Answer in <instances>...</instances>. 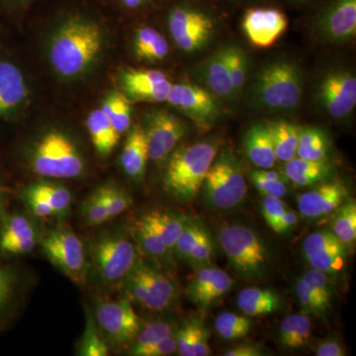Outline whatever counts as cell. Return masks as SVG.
Segmentation results:
<instances>
[{
	"label": "cell",
	"instance_id": "9",
	"mask_svg": "<svg viewBox=\"0 0 356 356\" xmlns=\"http://www.w3.org/2000/svg\"><path fill=\"white\" fill-rule=\"evenodd\" d=\"M202 188L207 202L222 210L232 209L242 204L248 191L247 181L240 168L226 154L213 161Z\"/></svg>",
	"mask_w": 356,
	"mask_h": 356
},
{
	"label": "cell",
	"instance_id": "53",
	"mask_svg": "<svg viewBox=\"0 0 356 356\" xmlns=\"http://www.w3.org/2000/svg\"><path fill=\"white\" fill-rule=\"evenodd\" d=\"M288 209L286 204L282 198L267 197L264 196L261 201V214L271 229Z\"/></svg>",
	"mask_w": 356,
	"mask_h": 356
},
{
	"label": "cell",
	"instance_id": "49",
	"mask_svg": "<svg viewBox=\"0 0 356 356\" xmlns=\"http://www.w3.org/2000/svg\"><path fill=\"white\" fill-rule=\"evenodd\" d=\"M213 255H214V245L207 232L204 231L200 240L192 250L186 261L199 268V267L210 266Z\"/></svg>",
	"mask_w": 356,
	"mask_h": 356
},
{
	"label": "cell",
	"instance_id": "50",
	"mask_svg": "<svg viewBox=\"0 0 356 356\" xmlns=\"http://www.w3.org/2000/svg\"><path fill=\"white\" fill-rule=\"evenodd\" d=\"M301 278L307 281L325 300L332 303V298H334V289H332V282L329 275L316 270V269L311 268L305 271L303 275L301 276Z\"/></svg>",
	"mask_w": 356,
	"mask_h": 356
},
{
	"label": "cell",
	"instance_id": "20",
	"mask_svg": "<svg viewBox=\"0 0 356 356\" xmlns=\"http://www.w3.org/2000/svg\"><path fill=\"white\" fill-rule=\"evenodd\" d=\"M318 27L331 41H346L355 37L356 0H336L322 14Z\"/></svg>",
	"mask_w": 356,
	"mask_h": 356
},
{
	"label": "cell",
	"instance_id": "23",
	"mask_svg": "<svg viewBox=\"0 0 356 356\" xmlns=\"http://www.w3.org/2000/svg\"><path fill=\"white\" fill-rule=\"evenodd\" d=\"M248 159L261 170H271L275 165V152L269 123L255 124L248 129L243 140Z\"/></svg>",
	"mask_w": 356,
	"mask_h": 356
},
{
	"label": "cell",
	"instance_id": "7",
	"mask_svg": "<svg viewBox=\"0 0 356 356\" xmlns=\"http://www.w3.org/2000/svg\"><path fill=\"white\" fill-rule=\"evenodd\" d=\"M42 252L53 266L72 282L83 286L88 280V262L86 248L72 229L58 227L40 238Z\"/></svg>",
	"mask_w": 356,
	"mask_h": 356
},
{
	"label": "cell",
	"instance_id": "34",
	"mask_svg": "<svg viewBox=\"0 0 356 356\" xmlns=\"http://www.w3.org/2000/svg\"><path fill=\"white\" fill-rule=\"evenodd\" d=\"M327 154L329 142L322 130L315 127L301 128L297 158L308 161H327Z\"/></svg>",
	"mask_w": 356,
	"mask_h": 356
},
{
	"label": "cell",
	"instance_id": "33",
	"mask_svg": "<svg viewBox=\"0 0 356 356\" xmlns=\"http://www.w3.org/2000/svg\"><path fill=\"white\" fill-rule=\"evenodd\" d=\"M143 217L156 229L165 243L166 248L172 254H175V245L184 231L186 222L165 211H151Z\"/></svg>",
	"mask_w": 356,
	"mask_h": 356
},
{
	"label": "cell",
	"instance_id": "14",
	"mask_svg": "<svg viewBox=\"0 0 356 356\" xmlns=\"http://www.w3.org/2000/svg\"><path fill=\"white\" fill-rule=\"evenodd\" d=\"M243 31L254 46L268 48L286 31L288 19L275 8H250L245 13Z\"/></svg>",
	"mask_w": 356,
	"mask_h": 356
},
{
	"label": "cell",
	"instance_id": "2",
	"mask_svg": "<svg viewBox=\"0 0 356 356\" xmlns=\"http://www.w3.org/2000/svg\"><path fill=\"white\" fill-rule=\"evenodd\" d=\"M218 147L217 143L203 140L172 153L163 175V187L168 195L181 201L193 200L202 189Z\"/></svg>",
	"mask_w": 356,
	"mask_h": 356
},
{
	"label": "cell",
	"instance_id": "36",
	"mask_svg": "<svg viewBox=\"0 0 356 356\" xmlns=\"http://www.w3.org/2000/svg\"><path fill=\"white\" fill-rule=\"evenodd\" d=\"M332 215V233L346 247H351L356 240L355 201L344 202Z\"/></svg>",
	"mask_w": 356,
	"mask_h": 356
},
{
	"label": "cell",
	"instance_id": "43",
	"mask_svg": "<svg viewBox=\"0 0 356 356\" xmlns=\"http://www.w3.org/2000/svg\"><path fill=\"white\" fill-rule=\"evenodd\" d=\"M81 213L84 222L91 227L102 226L111 220L100 187L84 199Z\"/></svg>",
	"mask_w": 356,
	"mask_h": 356
},
{
	"label": "cell",
	"instance_id": "41",
	"mask_svg": "<svg viewBox=\"0 0 356 356\" xmlns=\"http://www.w3.org/2000/svg\"><path fill=\"white\" fill-rule=\"evenodd\" d=\"M302 250L305 259H308V257L337 252V250H348V247L343 245L332 231L322 229V231L314 232L307 236L304 240Z\"/></svg>",
	"mask_w": 356,
	"mask_h": 356
},
{
	"label": "cell",
	"instance_id": "10",
	"mask_svg": "<svg viewBox=\"0 0 356 356\" xmlns=\"http://www.w3.org/2000/svg\"><path fill=\"white\" fill-rule=\"evenodd\" d=\"M93 315L105 339L114 346L133 343L143 325L128 300L100 302Z\"/></svg>",
	"mask_w": 356,
	"mask_h": 356
},
{
	"label": "cell",
	"instance_id": "58",
	"mask_svg": "<svg viewBox=\"0 0 356 356\" xmlns=\"http://www.w3.org/2000/svg\"><path fill=\"white\" fill-rule=\"evenodd\" d=\"M7 202H8V189L0 184V222L6 216Z\"/></svg>",
	"mask_w": 356,
	"mask_h": 356
},
{
	"label": "cell",
	"instance_id": "51",
	"mask_svg": "<svg viewBox=\"0 0 356 356\" xmlns=\"http://www.w3.org/2000/svg\"><path fill=\"white\" fill-rule=\"evenodd\" d=\"M16 284L15 273L8 267L0 266V313L10 304Z\"/></svg>",
	"mask_w": 356,
	"mask_h": 356
},
{
	"label": "cell",
	"instance_id": "19",
	"mask_svg": "<svg viewBox=\"0 0 356 356\" xmlns=\"http://www.w3.org/2000/svg\"><path fill=\"white\" fill-rule=\"evenodd\" d=\"M128 97L137 102H166L172 83L158 70H128L122 74Z\"/></svg>",
	"mask_w": 356,
	"mask_h": 356
},
{
	"label": "cell",
	"instance_id": "45",
	"mask_svg": "<svg viewBox=\"0 0 356 356\" xmlns=\"http://www.w3.org/2000/svg\"><path fill=\"white\" fill-rule=\"evenodd\" d=\"M103 198L108 210L110 219L120 216L133 204V199L125 189L118 185L110 184L100 186Z\"/></svg>",
	"mask_w": 356,
	"mask_h": 356
},
{
	"label": "cell",
	"instance_id": "59",
	"mask_svg": "<svg viewBox=\"0 0 356 356\" xmlns=\"http://www.w3.org/2000/svg\"><path fill=\"white\" fill-rule=\"evenodd\" d=\"M146 1L147 0H122V2L129 8H136V7L142 6Z\"/></svg>",
	"mask_w": 356,
	"mask_h": 356
},
{
	"label": "cell",
	"instance_id": "52",
	"mask_svg": "<svg viewBox=\"0 0 356 356\" xmlns=\"http://www.w3.org/2000/svg\"><path fill=\"white\" fill-rule=\"evenodd\" d=\"M21 198L34 216L39 218L56 216L55 211L50 203L47 202L44 198L40 197L37 194L33 193L32 191H28L26 187L21 192Z\"/></svg>",
	"mask_w": 356,
	"mask_h": 356
},
{
	"label": "cell",
	"instance_id": "15",
	"mask_svg": "<svg viewBox=\"0 0 356 356\" xmlns=\"http://www.w3.org/2000/svg\"><path fill=\"white\" fill-rule=\"evenodd\" d=\"M320 97L331 116L334 118L348 116L356 104L355 76L344 70L331 72L321 83Z\"/></svg>",
	"mask_w": 356,
	"mask_h": 356
},
{
	"label": "cell",
	"instance_id": "26",
	"mask_svg": "<svg viewBox=\"0 0 356 356\" xmlns=\"http://www.w3.org/2000/svg\"><path fill=\"white\" fill-rule=\"evenodd\" d=\"M86 127L96 153L102 158L108 156L118 144L121 135L102 109L90 112L86 119Z\"/></svg>",
	"mask_w": 356,
	"mask_h": 356
},
{
	"label": "cell",
	"instance_id": "56",
	"mask_svg": "<svg viewBox=\"0 0 356 356\" xmlns=\"http://www.w3.org/2000/svg\"><path fill=\"white\" fill-rule=\"evenodd\" d=\"M298 219L299 218L297 213L290 209V208H288V209L285 211L284 214H283L280 219L278 220V222H276L273 229L275 233L280 234V235H284V234L288 233V232L295 228L297 222H298Z\"/></svg>",
	"mask_w": 356,
	"mask_h": 356
},
{
	"label": "cell",
	"instance_id": "30",
	"mask_svg": "<svg viewBox=\"0 0 356 356\" xmlns=\"http://www.w3.org/2000/svg\"><path fill=\"white\" fill-rule=\"evenodd\" d=\"M204 79L208 88L222 97H229L235 92L231 77H229L225 48L216 51L206 62L203 70Z\"/></svg>",
	"mask_w": 356,
	"mask_h": 356
},
{
	"label": "cell",
	"instance_id": "25",
	"mask_svg": "<svg viewBox=\"0 0 356 356\" xmlns=\"http://www.w3.org/2000/svg\"><path fill=\"white\" fill-rule=\"evenodd\" d=\"M238 309L248 317H262L270 315L282 307L281 297L277 292L268 288H245L236 299Z\"/></svg>",
	"mask_w": 356,
	"mask_h": 356
},
{
	"label": "cell",
	"instance_id": "29",
	"mask_svg": "<svg viewBox=\"0 0 356 356\" xmlns=\"http://www.w3.org/2000/svg\"><path fill=\"white\" fill-rule=\"evenodd\" d=\"M168 43L165 36L152 27L138 30L134 41V51L140 60L159 62L168 56Z\"/></svg>",
	"mask_w": 356,
	"mask_h": 356
},
{
	"label": "cell",
	"instance_id": "39",
	"mask_svg": "<svg viewBox=\"0 0 356 356\" xmlns=\"http://www.w3.org/2000/svg\"><path fill=\"white\" fill-rule=\"evenodd\" d=\"M175 330V325L168 321L159 320L142 325L132 346L129 348L127 355L137 356L140 350L159 343L161 339L173 334Z\"/></svg>",
	"mask_w": 356,
	"mask_h": 356
},
{
	"label": "cell",
	"instance_id": "44",
	"mask_svg": "<svg viewBox=\"0 0 356 356\" xmlns=\"http://www.w3.org/2000/svg\"><path fill=\"white\" fill-rule=\"evenodd\" d=\"M225 58L234 89L238 91L247 79V57L242 49L236 46H229L225 48Z\"/></svg>",
	"mask_w": 356,
	"mask_h": 356
},
{
	"label": "cell",
	"instance_id": "38",
	"mask_svg": "<svg viewBox=\"0 0 356 356\" xmlns=\"http://www.w3.org/2000/svg\"><path fill=\"white\" fill-rule=\"evenodd\" d=\"M100 109L120 135L129 131L132 121V108L127 96L119 92L112 93L103 102Z\"/></svg>",
	"mask_w": 356,
	"mask_h": 356
},
{
	"label": "cell",
	"instance_id": "47",
	"mask_svg": "<svg viewBox=\"0 0 356 356\" xmlns=\"http://www.w3.org/2000/svg\"><path fill=\"white\" fill-rule=\"evenodd\" d=\"M205 231L200 225L194 222H186L181 235L178 238L175 248V254L178 257L187 261L192 250L196 247L203 232Z\"/></svg>",
	"mask_w": 356,
	"mask_h": 356
},
{
	"label": "cell",
	"instance_id": "28",
	"mask_svg": "<svg viewBox=\"0 0 356 356\" xmlns=\"http://www.w3.org/2000/svg\"><path fill=\"white\" fill-rule=\"evenodd\" d=\"M313 332L311 318L305 314L289 315L281 321L278 339L284 348L290 350L304 348L309 343Z\"/></svg>",
	"mask_w": 356,
	"mask_h": 356
},
{
	"label": "cell",
	"instance_id": "42",
	"mask_svg": "<svg viewBox=\"0 0 356 356\" xmlns=\"http://www.w3.org/2000/svg\"><path fill=\"white\" fill-rule=\"evenodd\" d=\"M294 291L302 310L306 313L322 315L332 305L331 302L325 300L315 288L301 277L295 281Z\"/></svg>",
	"mask_w": 356,
	"mask_h": 356
},
{
	"label": "cell",
	"instance_id": "31",
	"mask_svg": "<svg viewBox=\"0 0 356 356\" xmlns=\"http://www.w3.org/2000/svg\"><path fill=\"white\" fill-rule=\"evenodd\" d=\"M276 159L287 163L297 156L299 134L301 128L287 122L269 123Z\"/></svg>",
	"mask_w": 356,
	"mask_h": 356
},
{
	"label": "cell",
	"instance_id": "32",
	"mask_svg": "<svg viewBox=\"0 0 356 356\" xmlns=\"http://www.w3.org/2000/svg\"><path fill=\"white\" fill-rule=\"evenodd\" d=\"M77 355L81 356H107L109 343L96 322L93 312L86 310V325L83 334L77 343Z\"/></svg>",
	"mask_w": 356,
	"mask_h": 356
},
{
	"label": "cell",
	"instance_id": "57",
	"mask_svg": "<svg viewBox=\"0 0 356 356\" xmlns=\"http://www.w3.org/2000/svg\"><path fill=\"white\" fill-rule=\"evenodd\" d=\"M315 355L317 356H344L346 350L339 341L325 339L318 343Z\"/></svg>",
	"mask_w": 356,
	"mask_h": 356
},
{
	"label": "cell",
	"instance_id": "4",
	"mask_svg": "<svg viewBox=\"0 0 356 356\" xmlns=\"http://www.w3.org/2000/svg\"><path fill=\"white\" fill-rule=\"evenodd\" d=\"M219 242L238 275L257 278L266 273L270 254L254 229L243 225H229L220 231Z\"/></svg>",
	"mask_w": 356,
	"mask_h": 356
},
{
	"label": "cell",
	"instance_id": "5",
	"mask_svg": "<svg viewBox=\"0 0 356 356\" xmlns=\"http://www.w3.org/2000/svg\"><path fill=\"white\" fill-rule=\"evenodd\" d=\"M90 254L98 280L107 286L123 283L139 261L135 243L119 232L95 238L91 243Z\"/></svg>",
	"mask_w": 356,
	"mask_h": 356
},
{
	"label": "cell",
	"instance_id": "54",
	"mask_svg": "<svg viewBox=\"0 0 356 356\" xmlns=\"http://www.w3.org/2000/svg\"><path fill=\"white\" fill-rule=\"evenodd\" d=\"M177 351V339L175 332L159 343L140 350L137 356H168L172 355Z\"/></svg>",
	"mask_w": 356,
	"mask_h": 356
},
{
	"label": "cell",
	"instance_id": "11",
	"mask_svg": "<svg viewBox=\"0 0 356 356\" xmlns=\"http://www.w3.org/2000/svg\"><path fill=\"white\" fill-rule=\"evenodd\" d=\"M168 28L175 44L186 53H194L203 48L212 37L214 22L207 14L177 7L168 17Z\"/></svg>",
	"mask_w": 356,
	"mask_h": 356
},
{
	"label": "cell",
	"instance_id": "21",
	"mask_svg": "<svg viewBox=\"0 0 356 356\" xmlns=\"http://www.w3.org/2000/svg\"><path fill=\"white\" fill-rule=\"evenodd\" d=\"M28 97L24 76L15 65L0 60V117L16 111Z\"/></svg>",
	"mask_w": 356,
	"mask_h": 356
},
{
	"label": "cell",
	"instance_id": "46",
	"mask_svg": "<svg viewBox=\"0 0 356 356\" xmlns=\"http://www.w3.org/2000/svg\"><path fill=\"white\" fill-rule=\"evenodd\" d=\"M312 268L331 276L343 273L348 259V250H337L306 259Z\"/></svg>",
	"mask_w": 356,
	"mask_h": 356
},
{
	"label": "cell",
	"instance_id": "35",
	"mask_svg": "<svg viewBox=\"0 0 356 356\" xmlns=\"http://www.w3.org/2000/svg\"><path fill=\"white\" fill-rule=\"evenodd\" d=\"M26 188L50 203L56 216L67 214L72 203V193L64 185L57 182L39 181L28 185Z\"/></svg>",
	"mask_w": 356,
	"mask_h": 356
},
{
	"label": "cell",
	"instance_id": "27",
	"mask_svg": "<svg viewBox=\"0 0 356 356\" xmlns=\"http://www.w3.org/2000/svg\"><path fill=\"white\" fill-rule=\"evenodd\" d=\"M284 166V175L297 186H312L324 181L331 173L327 161H308L294 158Z\"/></svg>",
	"mask_w": 356,
	"mask_h": 356
},
{
	"label": "cell",
	"instance_id": "17",
	"mask_svg": "<svg viewBox=\"0 0 356 356\" xmlns=\"http://www.w3.org/2000/svg\"><path fill=\"white\" fill-rule=\"evenodd\" d=\"M40 242L38 229L25 215L6 214L0 222V252L9 255L30 254Z\"/></svg>",
	"mask_w": 356,
	"mask_h": 356
},
{
	"label": "cell",
	"instance_id": "40",
	"mask_svg": "<svg viewBox=\"0 0 356 356\" xmlns=\"http://www.w3.org/2000/svg\"><path fill=\"white\" fill-rule=\"evenodd\" d=\"M252 325L250 317L231 312H224L215 320V329L219 336L226 341L243 339L250 332Z\"/></svg>",
	"mask_w": 356,
	"mask_h": 356
},
{
	"label": "cell",
	"instance_id": "24",
	"mask_svg": "<svg viewBox=\"0 0 356 356\" xmlns=\"http://www.w3.org/2000/svg\"><path fill=\"white\" fill-rule=\"evenodd\" d=\"M207 327L199 318L185 321L175 330L177 351L180 356H208L212 353Z\"/></svg>",
	"mask_w": 356,
	"mask_h": 356
},
{
	"label": "cell",
	"instance_id": "6",
	"mask_svg": "<svg viewBox=\"0 0 356 356\" xmlns=\"http://www.w3.org/2000/svg\"><path fill=\"white\" fill-rule=\"evenodd\" d=\"M255 97L266 108L290 110L298 106L302 79L298 67L289 62H277L261 70L254 88Z\"/></svg>",
	"mask_w": 356,
	"mask_h": 356
},
{
	"label": "cell",
	"instance_id": "13",
	"mask_svg": "<svg viewBox=\"0 0 356 356\" xmlns=\"http://www.w3.org/2000/svg\"><path fill=\"white\" fill-rule=\"evenodd\" d=\"M166 102L184 112L201 128L210 126L218 115L214 98L205 89L193 84H172Z\"/></svg>",
	"mask_w": 356,
	"mask_h": 356
},
{
	"label": "cell",
	"instance_id": "55",
	"mask_svg": "<svg viewBox=\"0 0 356 356\" xmlns=\"http://www.w3.org/2000/svg\"><path fill=\"white\" fill-rule=\"evenodd\" d=\"M266 355L261 346L252 343L238 344L224 353L225 356H264Z\"/></svg>",
	"mask_w": 356,
	"mask_h": 356
},
{
	"label": "cell",
	"instance_id": "16",
	"mask_svg": "<svg viewBox=\"0 0 356 356\" xmlns=\"http://www.w3.org/2000/svg\"><path fill=\"white\" fill-rule=\"evenodd\" d=\"M234 281L226 271L214 266L199 267L187 288L188 298L201 310L216 304L233 287Z\"/></svg>",
	"mask_w": 356,
	"mask_h": 356
},
{
	"label": "cell",
	"instance_id": "37",
	"mask_svg": "<svg viewBox=\"0 0 356 356\" xmlns=\"http://www.w3.org/2000/svg\"><path fill=\"white\" fill-rule=\"evenodd\" d=\"M135 234L140 248L149 257L158 261H170L172 252L166 248L165 243L156 229L144 217L140 218L136 224Z\"/></svg>",
	"mask_w": 356,
	"mask_h": 356
},
{
	"label": "cell",
	"instance_id": "8",
	"mask_svg": "<svg viewBox=\"0 0 356 356\" xmlns=\"http://www.w3.org/2000/svg\"><path fill=\"white\" fill-rule=\"evenodd\" d=\"M123 283L128 296L149 311H165L177 298L172 281L142 261H138Z\"/></svg>",
	"mask_w": 356,
	"mask_h": 356
},
{
	"label": "cell",
	"instance_id": "12",
	"mask_svg": "<svg viewBox=\"0 0 356 356\" xmlns=\"http://www.w3.org/2000/svg\"><path fill=\"white\" fill-rule=\"evenodd\" d=\"M144 131L149 159L159 163L172 154L184 139L187 128L175 115L165 110H156L147 115Z\"/></svg>",
	"mask_w": 356,
	"mask_h": 356
},
{
	"label": "cell",
	"instance_id": "18",
	"mask_svg": "<svg viewBox=\"0 0 356 356\" xmlns=\"http://www.w3.org/2000/svg\"><path fill=\"white\" fill-rule=\"evenodd\" d=\"M348 194L346 185L341 181L325 182L318 185L299 196L300 215L310 220L330 216L346 202Z\"/></svg>",
	"mask_w": 356,
	"mask_h": 356
},
{
	"label": "cell",
	"instance_id": "3",
	"mask_svg": "<svg viewBox=\"0 0 356 356\" xmlns=\"http://www.w3.org/2000/svg\"><path fill=\"white\" fill-rule=\"evenodd\" d=\"M30 165L39 177L53 179H74L86 170V161L79 147L58 131L47 133L36 143Z\"/></svg>",
	"mask_w": 356,
	"mask_h": 356
},
{
	"label": "cell",
	"instance_id": "48",
	"mask_svg": "<svg viewBox=\"0 0 356 356\" xmlns=\"http://www.w3.org/2000/svg\"><path fill=\"white\" fill-rule=\"evenodd\" d=\"M252 181L255 188L267 197L283 198L287 193L286 181L262 177L259 170L252 173Z\"/></svg>",
	"mask_w": 356,
	"mask_h": 356
},
{
	"label": "cell",
	"instance_id": "1",
	"mask_svg": "<svg viewBox=\"0 0 356 356\" xmlns=\"http://www.w3.org/2000/svg\"><path fill=\"white\" fill-rule=\"evenodd\" d=\"M102 49L99 26L74 18L65 22L51 40L50 60L58 74L76 77L95 64Z\"/></svg>",
	"mask_w": 356,
	"mask_h": 356
},
{
	"label": "cell",
	"instance_id": "22",
	"mask_svg": "<svg viewBox=\"0 0 356 356\" xmlns=\"http://www.w3.org/2000/svg\"><path fill=\"white\" fill-rule=\"evenodd\" d=\"M149 159V149L144 128L140 125L134 126L122 151V168L131 179L140 181L146 173Z\"/></svg>",
	"mask_w": 356,
	"mask_h": 356
}]
</instances>
